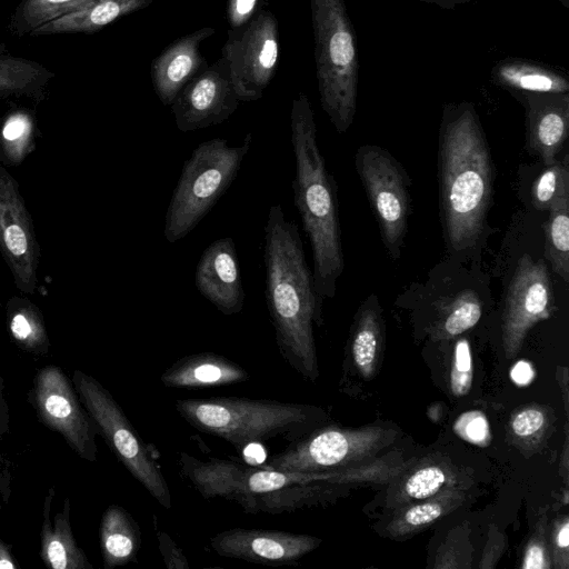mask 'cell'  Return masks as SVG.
I'll list each match as a JSON object with an SVG mask.
<instances>
[{"label": "cell", "instance_id": "obj_14", "mask_svg": "<svg viewBox=\"0 0 569 569\" xmlns=\"http://www.w3.org/2000/svg\"><path fill=\"white\" fill-rule=\"evenodd\" d=\"M552 283L546 262L523 254L511 277L502 313V347L507 359L516 357L529 330L551 316Z\"/></svg>", "mask_w": 569, "mask_h": 569}, {"label": "cell", "instance_id": "obj_46", "mask_svg": "<svg viewBox=\"0 0 569 569\" xmlns=\"http://www.w3.org/2000/svg\"><path fill=\"white\" fill-rule=\"evenodd\" d=\"M20 565L12 556V545L0 538V569H19Z\"/></svg>", "mask_w": 569, "mask_h": 569}, {"label": "cell", "instance_id": "obj_6", "mask_svg": "<svg viewBox=\"0 0 569 569\" xmlns=\"http://www.w3.org/2000/svg\"><path fill=\"white\" fill-rule=\"evenodd\" d=\"M320 103L335 129L345 133L357 108V37L345 0H310Z\"/></svg>", "mask_w": 569, "mask_h": 569}, {"label": "cell", "instance_id": "obj_37", "mask_svg": "<svg viewBox=\"0 0 569 569\" xmlns=\"http://www.w3.org/2000/svg\"><path fill=\"white\" fill-rule=\"evenodd\" d=\"M520 567L522 569L551 568L546 513L541 515L535 526L533 532L525 547Z\"/></svg>", "mask_w": 569, "mask_h": 569}, {"label": "cell", "instance_id": "obj_11", "mask_svg": "<svg viewBox=\"0 0 569 569\" xmlns=\"http://www.w3.org/2000/svg\"><path fill=\"white\" fill-rule=\"evenodd\" d=\"M280 54L279 26L276 16L260 9L244 27L228 30L222 47L240 102L259 100L273 79Z\"/></svg>", "mask_w": 569, "mask_h": 569}, {"label": "cell", "instance_id": "obj_33", "mask_svg": "<svg viewBox=\"0 0 569 569\" xmlns=\"http://www.w3.org/2000/svg\"><path fill=\"white\" fill-rule=\"evenodd\" d=\"M92 1L24 0L17 17V28L21 33L31 32L49 21L83 9Z\"/></svg>", "mask_w": 569, "mask_h": 569}, {"label": "cell", "instance_id": "obj_1", "mask_svg": "<svg viewBox=\"0 0 569 569\" xmlns=\"http://www.w3.org/2000/svg\"><path fill=\"white\" fill-rule=\"evenodd\" d=\"M266 301L282 358L306 380L319 377L313 323L322 300L316 292L297 224L281 204L271 206L264 227Z\"/></svg>", "mask_w": 569, "mask_h": 569}, {"label": "cell", "instance_id": "obj_20", "mask_svg": "<svg viewBox=\"0 0 569 569\" xmlns=\"http://www.w3.org/2000/svg\"><path fill=\"white\" fill-rule=\"evenodd\" d=\"M249 372L237 362L214 352H200L178 359L160 381L168 388H208L244 382Z\"/></svg>", "mask_w": 569, "mask_h": 569}, {"label": "cell", "instance_id": "obj_36", "mask_svg": "<svg viewBox=\"0 0 569 569\" xmlns=\"http://www.w3.org/2000/svg\"><path fill=\"white\" fill-rule=\"evenodd\" d=\"M473 362L470 343L460 338L455 346L452 366L450 371V390L453 396H466L472 386Z\"/></svg>", "mask_w": 569, "mask_h": 569}, {"label": "cell", "instance_id": "obj_47", "mask_svg": "<svg viewBox=\"0 0 569 569\" xmlns=\"http://www.w3.org/2000/svg\"><path fill=\"white\" fill-rule=\"evenodd\" d=\"M428 4L437 6L441 9L455 10L459 6L470 3L472 0H418Z\"/></svg>", "mask_w": 569, "mask_h": 569}, {"label": "cell", "instance_id": "obj_12", "mask_svg": "<svg viewBox=\"0 0 569 569\" xmlns=\"http://www.w3.org/2000/svg\"><path fill=\"white\" fill-rule=\"evenodd\" d=\"M29 399L41 423L60 433L80 458L97 461L98 426L59 367L51 365L37 371Z\"/></svg>", "mask_w": 569, "mask_h": 569}, {"label": "cell", "instance_id": "obj_18", "mask_svg": "<svg viewBox=\"0 0 569 569\" xmlns=\"http://www.w3.org/2000/svg\"><path fill=\"white\" fill-rule=\"evenodd\" d=\"M214 32L212 27H202L180 37L151 61V82L162 104L171 106L184 86L209 66L200 48Z\"/></svg>", "mask_w": 569, "mask_h": 569}, {"label": "cell", "instance_id": "obj_50", "mask_svg": "<svg viewBox=\"0 0 569 569\" xmlns=\"http://www.w3.org/2000/svg\"><path fill=\"white\" fill-rule=\"evenodd\" d=\"M1 305V303H0Z\"/></svg>", "mask_w": 569, "mask_h": 569}, {"label": "cell", "instance_id": "obj_3", "mask_svg": "<svg viewBox=\"0 0 569 569\" xmlns=\"http://www.w3.org/2000/svg\"><path fill=\"white\" fill-rule=\"evenodd\" d=\"M440 203L448 243L460 251L483 229L492 194V162L472 103L443 108L439 148Z\"/></svg>", "mask_w": 569, "mask_h": 569}, {"label": "cell", "instance_id": "obj_21", "mask_svg": "<svg viewBox=\"0 0 569 569\" xmlns=\"http://www.w3.org/2000/svg\"><path fill=\"white\" fill-rule=\"evenodd\" d=\"M54 493V486L50 487L43 501V521L40 531V558L42 562L51 569H93L73 537L69 498L64 499L62 510L54 515L53 523L51 522L50 513Z\"/></svg>", "mask_w": 569, "mask_h": 569}, {"label": "cell", "instance_id": "obj_40", "mask_svg": "<svg viewBox=\"0 0 569 569\" xmlns=\"http://www.w3.org/2000/svg\"><path fill=\"white\" fill-rule=\"evenodd\" d=\"M549 547L551 567L567 569L569 567V519L567 516L556 520Z\"/></svg>", "mask_w": 569, "mask_h": 569}, {"label": "cell", "instance_id": "obj_16", "mask_svg": "<svg viewBox=\"0 0 569 569\" xmlns=\"http://www.w3.org/2000/svg\"><path fill=\"white\" fill-rule=\"evenodd\" d=\"M320 543L315 536L266 529L233 528L210 538L220 557L269 566L297 565Z\"/></svg>", "mask_w": 569, "mask_h": 569}, {"label": "cell", "instance_id": "obj_34", "mask_svg": "<svg viewBox=\"0 0 569 569\" xmlns=\"http://www.w3.org/2000/svg\"><path fill=\"white\" fill-rule=\"evenodd\" d=\"M569 196V159L556 160L546 166L531 187V200L536 209L549 210L560 198Z\"/></svg>", "mask_w": 569, "mask_h": 569}, {"label": "cell", "instance_id": "obj_2", "mask_svg": "<svg viewBox=\"0 0 569 569\" xmlns=\"http://www.w3.org/2000/svg\"><path fill=\"white\" fill-rule=\"evenodd\" d=\"M180 476L203 498L237 503L246 513L279 515L331 499L336 486L355 482L353 467L329 471H283L211 457L178 456Z\"/></svg>", "mask_w": 569, "mask_h": 569}, {"label": "cell", "instance_id": "obj_26", "mask_svg": "<svg viewBox=\"0 0 569 569\" xmlns=\"http://www.w3.org/2000/svg\"><path fill=\"white\" fill-rule=\"evenodd\" d=\"M458 481L456 469L448 462H420L389 488L387 500L391 507L399 508L456 487Z\"/></svg>", "mask_w": 569, "mask_h": 569}, {"label": "cell", "instance_id": "obj_9", "mask_svg": "<svg viewBox=\"0 0 569 569\" xmlns=\"http://www.w3.org/2000/svg\"><path fill=\"white\" fill-rule=\"evenodd\" d=\"M396 437V431L381 426L357 429L322 427L290 442L262 466L305 472L349 468L373 458L391 445Z\"/></svg>", "mask_w": 569, "mask_h": 569}, {"label": "cell", "instance_id": "obj_29", "mask_svg": "<svg viewBox=\"0 0 569 569\" xmlns=\"http://www.w3.org/2000/svg\"><path fill=\"white\" fill-rule=\"evenodd\" d=\"M37 136L33 112L23 108L8 112L0 122V163L4 167L20 166L36 149Z\"/></svg>", "mask_w": 569, "mask_h": 569}, {"label": "cell", "instance_id": "obj_49", "mask_svg": "<svg viewBox=\"0 0 569 569\" xmlns=\"http://www.w3.org/2000/svg\"><path fill=\"white\" fill-rule=\"evenodd\" d=\"M559 1L566 9H569V0H557Z\"/></svg>", "mask_w": 569, "mask_h": 569}, {"label": "cell", "instance_id": "obj_42", "mask_svg": "<svg viewBox=\"0 0 569 569\" xmlns=\"http://www.w3.org/2000/svg\"><path fill=\"white\" fill-rule=\"evenodd\" d=\"M507 546V538L496 526H491L483 548L479 568L492 569L496 567Z\"/></svg>", "mask_w": 569, "mask_h": 569}, {"label": "cell", "instance_id": "obj_19", "mask_svg": "<svg viewBox=\"0 0 569 569\" xmlns=\"http://www.w3.org/2000/svg\"><path fill=\"white\" fill-rule=\"evenodd\" d=\"M526 109L528 147L549 166L563 148L569 133V93L516 94Z\"/></svg>", "mask_w": 569, "mask_h": 569}, {"label": "cell", "instance_id": "obj_45", "mask_svg": "<svg viewBox=\"0 0 569 569\" xmlns=\"http://www.w3.org/2000/svg\"><path fill=\"white\" fill-rule=\"evenodd\" d=\"M535 369L527 360L517 361L510 369V378L519 387L530 385L535 379Z\"/></svg>", "mask_w": 569, "mask_h": 569}, {"label": "cell", "instance_id": "obj_28", "mask_svg": "<svg viewBox=\"0 0 569 569\" xmlns=\"http://www.w3.org/2000/svg\"><path fill=\"white\" fill-rule=\"evenodd\" d=\"M7 329L11 340L21 350L46 356L50 340L40 308L29 298L13 296L6 306Z\"/></svg>", "mask_w": 569, "mask_h": 569}, {"label": "cell", "instance_id": "obj_8", "mask_svg": "<svg viewBox=\"0 0 569 569\" xmlns=\"http://www.w3.org/2000/svg\"><path fill=\"white\" fill-rule=\"evenodd\" d=\"M71 381L112 453L154 500L166 509L171 508L164 476L109 390L81 370L73 371Z\"/></svg>", "mask_w": 569, "mask_h": 569}, {"label": "cell", "instance_id": "obj_17", "mask_svg": "<svg viewBox=\"0 0 569 569\" xmlns=\"http://www.w3.org/2000/svg\"><path fill=\"white\" fill-rule=\"evenodd\" d=\"M194 283L198 291L224 316L242 310L246 296L232 238L218 239L204 249L196 268Z\"/></svg>", "mask_w": 569, "mask_h": 569}, {"label": "cell", "instance_id": "obj_43", "mask_svg": "<svg viewBox=\"0 0 569 569\" xmlns=\"http://www.w3.org/2000/svg\"><path fill=\"white\" fill-rule=\"evenodd\" d=\"M159 550L163 562L169 569H189V562L174 540L167 533L158 531L157 533Z\"/></svg>", "mask_w": 569, "mask_h": 569}, {"label": "cell", "instance_id": "obj_41", "mask_svg": "<svg viewBox=\"0 0 569 569\" xmlns=\"http://www.w3.org/2000/svg\"><path fill=\"white\" fill-rule=\"evenodd\" d=\"M262 0H228L227 21L231 30H237L249 23L259 12Z\"/></svg>", "mask_w": 569, "mask_h": 569}, {"label": "cell", "instance_id": "obj_38", "mask_svg": "<svg viewBox=\"0 0 569 569\" xmlns=\"http://www.w3.org/2000/svg\"><path fill=\"white\" fill-rule=\"evenodd\" d=\"M453 432L467 442L486 447L490 443L491 431L486 415L479 410L461 413L452 426Z\"/></svg>", "mask_w": 569, "mask_h": 569}, {"label": "cell", "instance_id": "obj_13", "mask_svg": "<svg viewBox=\"0 0 569 569\" xmlns=\"http://www.w3.org/2000/svg\"><path fill=\"white\" fill-rule=\"evenodd\" d=\"M0 253L22 293L38 288L40 246L19 182L0 163Z\"/></svg>", "mask_w": 569, "mask_h": 569}, {"label": "cell", "instance_id": "obj_27", "mask_svg": "<svg viewBox=\"0 0 569 569\" xmlns=\"http://www.w3.org/2000/svg\"><path fill=\"white\" fill-rule=\"evenodd\" d=\"M381 343V309L376 296H371L358 310L350 346L353 365L362 378L375 376Z\"/></svg>", "mask_w": 569, "mask_h": 569}, {"label": "cell", "instance_id": "obj_31", "mask_svg": "<svg viewBox=\"0 0 569 569\" xmlns=\"http://www.w3.org/2000/svg\"><path fill=\"white\" fill-rule=\"evenodd\" d=\"M545 224V257L552 271L569 281V196L560 198L549 210Z\"/></svg>", "mask_w": 569, "mask_h": 569}, {"label": "cell", "instance_id": "obj_35", "mask_svg": "<svg viewBox=\"0 0 569 569\" xmlns=\"http://www.w3.org/2000/svg\"><path fill=\"white\" fill-rule=\"evenodd\" d=\"M472 553L468 527L459 526L449 532L439 547L433 567L439 569L470 568Z\"/></svg>", "mask_w": 569, "mask_h": 569}, {"label": "cell", "instance_id": "obj_39", "mask_svg": "<svg viewBox=\"0 0 569 569\" xmlns=\"http://www.w3.org/2000/svg\"><path fill=\"white\" fill-rule=\"evenodd\" d=\"M548 425V417L539 407H526L518 410L510 420L511 433L519 440H533Z\"/></svg>", "mask_w": 569, "mask_h": 569}, {"label": "cell", "instance_id": "obj_25", "mask_svg": "<svg viewBox=\"0 0 569 569\" xmlns=\"http://www.w3.org/2000/svg\"><path fill=\"white\" fill-rule=\"evenodd\" d=\"M465 499V491L456 486L432 497L396 508L386 532L392 538L413 535L456 510Z\"/></svg>", "mask_w": 569, "mask_h": 569}, {"label": "cell", "instance_id": "obj_24", "mask_svg": "<svg viewBox=\"0 0 569 569\" xmlns=\"http://www.w3.org/2000/svg\"><path fill=\"white\" fill-rule=\"evenodd\" d=\"M153 0H93L83 9L49 21L31 36H49L69 32H96L112 21L148 7Z\"/></svg>", "mask_w": 569, "mask_h": 569}, {"label": "cell", "instance_id": "obj_4", "mask_svg": "<svg viewBox=\"0 0 569 569\" xmlns=\"http://www.w3.org/2000/svg\"><path fill=\"white\" fill-rule=\"evenodd\" d=\"M290 129L296 159L295 204L311 244L315 289L321 300L333 298L345 267L337 190L319 150L313 110L303 92L292 101Z\"/></svg>", "mask_w": 569, "mask_h": 569}, {"label": "cell", "instance_id": "obj_22", "mask_svg": "<svg viewBox=\"0 0 569 569\" xmlns=\"http://www.w3.org/2000/svg\"><path fill=\"white\" fill-rule=\"evenodd\" d=\"M491 81L513 96L531 93H569L567 76L548 64L516 57L499 60L490 71Z\"/></svg>", "mask_w": 569, "mask_h": 569}, {"label": "cell", "instance_id": "obj_23", "mask_svg": "<svg viewBox=\"0 0 569 569\" xmlns=\"http://www.w3.org/2000/svg\"><path fill=\"white\" fill-rule=\"evenodd\" d=\"M99 535L106 569L137 562L141 546L140 529L132 516L121 506L110 505L104 510Z\"/></svg>", "mask_w": 569, "mask_h": 569}, {"label": "cell", "instance_id": "obj_30", "mask_svg": "<svg viewBox=\"0 0 569 569\" xmlns=\"http://www.w3.org/2000/svg\"><path fill=\"white\" fill-rule=\"evenodd\" d=\"M53 74L40 64L20 58L0 56V96L41 99Z\"/></svg>", "mask_w": 569, "mask_h": 569}, {"label": "cell", "instance_id": "obj_7", "mask_svg": "<svg viewBox=\"0 0 569 569\" xmlns=\"http://www.w3.org/2000/svg\"><path fill=\"white\" fill-rule=\"evenodd\" d=\"M252 143L247 133L240 146L223 138L200 143L186 160L164 218L163 236L174 243L191 232L227 192Z\"/></svg>", "mask_w": 569, "mask_h": 569}, {"label": "cell", "instance_id": "obj_10", "mask_svg": "<svg viewBox=\"0 0 569 569\" xmlns=\"http://www.w3.org/2000/svg\"><path fill=\"white\" fill-rule=\"evenodd\" d=\"M356 168L389 254L400 256L410 212L407 177L399 163L378 146H362Z\"/></svg>", "mask_w": 569, "mask_h": 569}, {"label": "cell", "instance_id": "obj_48", "mask_svg": "<svg viewBox=\"0 0 569 569\" xmlns=\"http://www.w3.org/2000/svg\"><path fill=\"white\" fill-rule=\"evenodd\" d=\"M563 373H562V380H560L559 385L563 387V401H565V407H566V410H568V376H567V368L563 369Z\"/></svg>", "mask_w": 569, "mask_h": 569}, {"label": "cell", "instance_id": "obj_32", "mask_svg": "<svg viewBox=\"0 0 569 569\" xmlns=\"http://www.w3.org/2000/svg\"><path fill=\"white\" fill-rule=\"evenodd\" d=\"M442 310L436 335L449 339L477 325L482 315V305L475 291L466 290L458 293Z\"/></svg>", "mask_w": 569, "mask_h": 569}, {"label": "cell", "instance_id": "obj_44", "mask_svg": "<svg viewBox=\"0 0 569 569\" xmlns=\"http://www.w3.org/2000/svg\"><path fill=\"white\" fill-rule=\"evenodd\" d=\"M10 430L9 405L4 398V383L0 375V441ZM0 495L7 502L10 497V478L0 469Z\"/></svg>", "mask_w": 569, "mask_h": 569}, {"label": "cell", "instance_id": "obj_15", "mask_svg": "<svg viewBox=\"0 0 569 569\" xmlns=\"http://www.w3.org/2000/svg\"><path fill=\"white\" fill-rule=\"evenodd\" d=\"M239 102L229 62L221 56L190 80L170 107L177 128L188 132L222 123Z\"/></svg>", "mask_w": 569, "mask_h": 569}, {"label": "cell", "instance_id": "obj_5", "mask_svg": "<svg viewBox=\"0 0 569 569\" xmlns=\"http://www.w3.org/2000/svg\"><path fill=\"white\" fill-rule=\"evenodd\" d=\"M174 408L190 426L237 450L272 439L293 442L320 428L325 419L323 410L315 406L246 397L178 399Z\"/></svg>", "mask_w": 569, "mask_h": 569}]
</instances>
